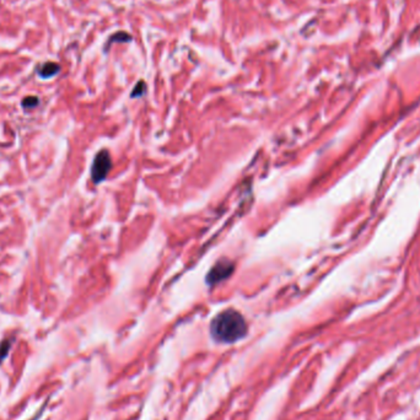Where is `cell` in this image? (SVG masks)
<instances>
[{
	"mask_svg": "<svg viewBox=\"0 0 420 420\" xmlns=\"http://www.w3.org/2000/svg\"><path fill=\"white\" fill-rule=\"evenodd\" d=\"M210 334L215 342L232 344L245 338L247 334V323L239 311L226 308L213 319L210 323Z\"/></svg>",
	"mask_w": 420,
	"mask_h": 420,
	"instance_id": "1",
	"label": "cell"
},
{
	"mask_svg": "<svg viewBox=\"0 0 420 420\" xmlns=\"http://www.w3.org/2000/svg\"><path fill=\"white\" fill-rule=\"evenodd\" d=\"M131 41H132L131 35H128V33L124 32V31H120V32L115 33L113 36H111L109 43H107V47H109L111 43H115V42H122V43H123V42H131Z\"/></svg>",
	"mask_w": 420,
	"mask_h": 420,
	"instance_id": "5",
	"label": "cell"
},
{
	"mask_svg": "<svg viewBox=\"0 0 420 420\" xmlns=\"http://www.w3.org/2000/svg\"><path fill=\"white\" fill-rule=\"evenodd\" d=\"M38 104V98L35 97V96H29V97L24 98V101H22V106L25 107V109H33V107H36Z\"/></svg>",
	"mask_w": 420,
	"mask_h": 420,
	"instance_id": "7",
	"label": "cell"
},
{
	"mask_svg": "<svg viewBox=\"0 0 420 420\" xmlns=\"http://www.w3.org/2000/svg\"><path fill=\"white\" fill-rule=\"evenodd\" d=\"M59 70H60L59 64H57V63H53V62H48V63H44V64L41 66L38 74H40V76L43 77V79H48V77L54 76Z\"/></svg>",
	"mask_w": 420,
	"mask_h": 420,
	"instance_id": "4",
	"label": "cell"
},
{
	"mask_svg": "<svg viewBox=\"0 0 420 420\" xmlns=\"http://www.w3.org/2000/svg\"><path fill=\"white\" fill-rule=\"evenodd\" d=\"M146 90V85L145 82L143 81V80H140L139 82H138L137 85H135L134 90H133V92L131 93L132 97H139V96L144 95V92H145Z\"/></svg>",
	"mask_w": 420,
	"mask_h": 420,
	"instance_id": "6",
	"label": "cell"
},
{
	"mask_svg": "<svg viewBox=\"0 0 420 420\" xmlns=\"http://www.w3.org/2000/svg\"><path fill=\"white\" fill-rule=\"evenodd\" d=\"M111 167H112V161H111L110 153L107 150H101L95 156L91 166V178L93 183L98 184L103 182L109 175Z\"/></svg>",
	"mask_w": 420,
	"mask_h": 420,
	"instance_id": "2",
	"label": "cell"
},
{
	"mask_svg": "<svg viewBox=\"0 0 420 420\" xmlns=\"http://www.w3.org/2000/svg\"><path fill=\"white\" fill-rule=\"evenodd\" d=\"M235 265L229 259H221L218 262L214 267L210 269V272L206 274V283L209 285H215V284L220 283V281L225 280L229 276H231L234 273Z\"/></svg>",
	"mask_w": 420,
	"mask_h": 420,
	"instance_id": "3",
	"label": "cell"
}]
</instances>
